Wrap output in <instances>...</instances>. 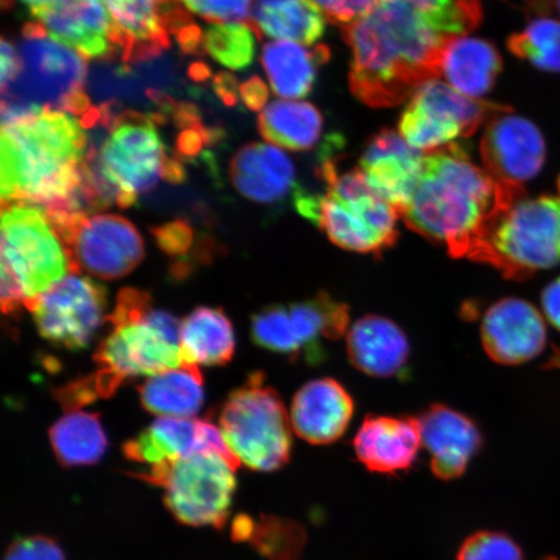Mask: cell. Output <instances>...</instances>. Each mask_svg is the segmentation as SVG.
<instances>
[{"instance_id": "6da1fadb", "label": "cell", "mask_w": 560, "mask_h": 560, "mask_svg": "<svg viewBox=\"0 0 560 560\" xmlns=\"http://www.w3.org/2000/svg\"><path fill=\"white\" fill-rule=\"evenodd\" d=\"M479 0H375L342 27L353 95L374 108L404 103L439 80L446 47L480 24Z\"/></svg>"}, {"instance_id": "7a4b0ae2", "label": "cell", "mask_w": 560, "mask_h": 560, "mask_svg": "<svg viewBox=\"0 0 560 560\" xmlns=\"http://www.w3.org/2000/svg\"><path fill=\"white\" fill-rule=\"evenodd\" d=\"M86 129L82 118L51 109L2 126V202L37 206L48 214H94L85 190Z\"/></svg>"}, {"instance_id": "3957f363", "label": "cell", "mask_w": 560, "mask_h": 560, "mask_svg": "<svg viewBox=\"0 0 560 560\" xmlns=\"http://www.w3.org/2000/svg\"><path fill=\"white\" fill-rule=\"evenodd\" d=\"M524 188L506 187L475 165L464 145L425 153L422 177L401 219L416 233L444 244L454 258H471L490 223Z\"/></svg>"}, {"instance_id": "277c9868", "label": "cell", "mask_w": 560, "mask_h": 560, "mask_svg": "<svg viewBox=\"0 0 560 560\" xmlns=\"http://www.w3.org/2000/svg\"><path fill=\"white\" fill-rule=\"evenodd\" d=\"M101 110L104 136L90 143L85 164V186L96 212L135 206L140 194L166 177L172 160L152 117L132 110L114 114L109 105Z\"/></svg>"}, {"instance_id": "5b68a950", "label": "cell", "mask_w": 560, "mask_h": 560, "mask_svg": "<svg viewBox=\"0 0 560 560\" xmlns=\"http://www.w3.org/2000/svg\"><path fill=\"white\" fill-rule=\"evenodd\" d=\"M112 330L97 347L93 375L101 398L115 395L122 383L184 365L180 324L170 312L153 310L149 292L124 289L108 315Z\"/></svg>"}, {"instance_id": "8992f818", "label": "cell", "mask_w": 560, "mask_h": 560, "mask_svg": "<svg viewBox=\"0 0 560 560\" xmlns=\"http://www.w3.org/2000/svg\"><path fill=\"white\" fill-rule=\"evenodd\" d=\"M19 72L2 88V126L51 109L85 117L93 107L85 93L88 59L27 23L19 47Z\"/></svg>"}, {"instance_id": "52a82bcc", "label": "cell", "mask_w": 560, "mask_h": 560, "mask_svg": "<svg viewBox=\"0 0 560 560\" xmlns=\"http://www.w3.org/2000/svg\"><path fill=\"white\" fill-rule=\"evenodd\" d=\"M326 191L298 190V212L317 225L334 244L359 254L381 255L394 247L400 213L369 185L357 167L340 174L332 160L322 163Z\"/></svg>"}, {"instance_id": "ba28073f", "label": "cell", "mask_w": 560, "mask_h": 560, "mask_svg": "<svg viewBox=\"0 0 560 560\" xmlns=\"http://www.w3.org/2000/svg\"><path fill=\"white\" fill-rule=\"evenodd\" d=\"M2 307L16 313L74 268L67 244L44 208L2 202Z\"/></svg>"}, {"instance_id": "9c48e42d", "label": "cell", "mask_w": 560, "mask_h": 560, "mask_svg": "<svg viewBox=\"0 0 560 560\" xmlns=\"http://www.w3.org/2000/svg\"><path fill=\"white\" fill-rule=\"evenodd\" d=\"M472 261L524 280L560 265V195L511 201L490 223Z\"/></svg>"}, {"instance_id": "30bf717a", "label": "cell", "mask_w": 560, "mask_h": 560, "mask_svg": "<svg viewBox=\"0 0 560 560\" xmlns=\"http://www.w3.org/2000/svg\"><path fill=\"white\" fill-rule=\"evenodd\" d=\"M291 420L278 392L254 373L231 392L220 411V430L234 457L250 470L271 472L289 464Z\"/></svg>"}, {"instance_id": "8fae6325", "label": "cell", "mask_w": 560, "mask_h": 560, "mask_svg": "<svg viewBox=\"0 0 560 560\" xmlns=\"http://www.w3.org/2000/svg\"><path fill=\"white\" fill-rule=\"evenodd\" d=\"M235 470L220 454L199 453L131 475L165 490V508L178 523L221 530L233 506Z\"/></svg>"}, {"instance_id": "7c38bea8", "label": "cell", "mask_w": 560, "mask_h": 560, "mask_svg": "<svg viewBox=\"0 0 560 560\" xmlns=\"http://www.w3.org/2000/svg\"><path fill=\"white\" fill-rule=\"evenodd\" d=\"M349 307L327 292L291 304L264 307L252 317L255 345L292 361L319 365L326 360V342L348 332Z\"/></svg>"}, {"instance_id": "4fadbf2b", "label": "cell", "mask_w": 560, "mask_h": 560, "mask_svg": "<svg viewBox=\"0 0 560 560\" xmlns=\"http://www.w3.org/2000/svg\"><path fill=\"white\" fill-rule=\"evenodd\" d=\"M506 105L472 100L440 80L423 83L410 97L398 130L415 149L432 152L475 135Z\"/></svg>"}, {"instance_id": "5bb4252c", "label": "cell", "mask_w": 560, "mask_h": 560, "mask_svg": "<svg viewBox=\"0 0 560 560\" xmlns=\"http://www.w3.org/2000/svg\"><path fill=\"white\" fill-rule=\"evenodd\" d=\"M48 214V213H47ZM67 244L77 271L103 280L129 276L143 261L142 236L117 214H48Z\"/></svg>"}, {"instance_id": "9a60e30c", "label": "cell", "mask_w": 560, "mask_h": 560, "mask_svg": "<svg viewBox=\"0 0 560 560\" xmlns=\"http://www.w3.org/2000/svg\"><path fill=\"white\" fill-rule=\"evenodd\" d=\"M107 291L80 272L62 278L26 305L42 338L68 350L86 349L108 320Z\"/></svg>"}, {"instance_id": "2e32d148", "label": "cell", "mask_w": 560, "mask_h": 560, "mask_svg": "<svg viewBox=\"0 0 560 560\" xmlns=\"http://www.w3.org/2000/svg\"><path fill=\"white\" fill-rule=\"evenodd\" d=\"M485 170L499 184L523 188L537 177L546 160V143L540 129L508 107L490 118L480 142Z\"/></svg>"}, {"instance_id": "e0dca14e", "label": "cell", "mask_w": 560, "mask_h": 560, "mask_svg": "<svg viewBox=\"0 0 560 560\" xmlns=\"http://www.w3.org/2000/svg\"><path fill=\"white\" fill-rule=\"evenodd\" d=\"M31 13L52 39L88 60L122 56L120 34L103 0H52Z\"/></svg>"}, {"instance_id": "ac0fdd59", "label": "cell", "mask_w": 560, "mask_h": 560, "mask_svg": "<svg viewBox=\"0 0 560 560\" xmlns=\"http://www.w3.org/2000/svg\"><path fill=\"white\" fill-rule=\"evenodd\" d=\"M120 34L125 65L155 58L170 47V32L187 30L178 0H103Z\"/></svg>"}, {"instance_id": "d6986e66", "label": "cell", "mask_w": 560, "mask_h": 560, "mask_svg": "<svg viewBox=\"0 0 560 560\" xmlns=\"http://www.w3.org/2000/svg\"><path fill=\"white\" fill-rule=\"evenodd\" d=\"M481 341L494 362L522 365L545 349V319L528 301L516 298L497 301L482 318Z\"/></svg>"}, {"instance_id": "ffe728a7", "label": "cell", "mask_w": 560, "mask_h": 560, "mask_svg": "<svg viewBox=\"0 0 560 560\" xmlns=\"http://www.w3.org/2000/svg\"><path fill=\"white\" fill-rule=\"evenodd\" d=\"M425 153L411 147L396 131L384 130L370 140L359 170L376 194L400 215L422 177Z\"/></svg>"}, {"instance_id": "44dd1931", "label": "cell", "mask_w": 560, "mask_h": 560, "mask_svg": "<svg viewBox=\"0 0 560 560\" xmlns=\"http://www.w3.org/2000/svg\"><path fill=\"white\" fill-rule=\"evenodd\" d=\"M417 420L422 444L431 455L432 472L443 480L464 475L482 445L474 420L440 404L431 405Z\"/></svg>"}, {"instance_id": "7402d4cb", "label": "cell", "mask_w": 560, "mask_h": 560, "mask_svg": "<svg viewBox=\"0 0 560 560\" xmlns=\"http://www.w3.org/2000/svg\"><path fill=\"white\" fill-rule=\"evenodd\" d=\"M353 415L352 396L332 377H322L303 385L291 406L293 430L313 445H327L339 440Z\"/></svg>"}, {"instance_id": "603a6c76", "label": "cell", "mask_w": 560, "mask_h": 560, "mask_svg": "<svg viewBox=\"0 0 560 560\" xmlns=\"http://www.w3.org/2000/svg\"><path fill=\"white\" fill-rule=\"evenodd\" d=\"M422 445L417 418L369 416L357 431L353 447L368 470L397 474L416 464Z\"/></svg>"}, {"instance_id": "cb8c5ba5", "label": "cell", "mask_w": 560, "mask_h": 560, "mask_svg": "<svg viewBox=\"0 0 560 560\" xmlns=\"http://www.w3.org/2000/svg\"><path fill=\"white\" fill-rule=\"evenodd\" d=\"M348 357L361 373L375 377L409 374L410 346L402 328L382 315L355 320L347 335Z\"/></svg>"}, {"instance_id": "d4e9b609", "label": "cell", "mask_w": 560, "mask_h": 560, "mask_svg": "<svg viewBox=\"0 0 560 560\" xmlns=\"http://www.w3.org/2000/svg\"><path fill=\"white\" fill-rule=\"evenodd\" d=\"M230 178L244 198L272 205L295 186L292 160L277 145L254 143L243 147L230 163Z\"/></svg>"}, {"instance_id": "484cf974", "label": "cell", "mask_w": 560, "mask_h": 560, "mask_svg": "<svg viewBox=\"0 0 560 560\" xmlns=\"http://www.w3.org/2000/svg\"><path fill=\"white\" fill-rule=\"evenodd\" d=\"M209 420L192 418H159L122 446L126 459L150 467L209 453Z\"/></svg>"}, {"instance_id": "4316f807", "label": "cell", "mask_w": 560, "mask_h": 560, "mask_svg": "<svg viewBox=\"0 0 560 560\" xmlns=\"http://www.w3.org/2000/svg\"><path fill=\"white\" fill-rule=\"evenodd\" d=\"M327 20L313 0H255L248 25L258 39L266 35L311 47L325 34Z\"/></svg>"}, {"instance_id": "83f0119b", "label": "cell", "mask_w": 560, "mask_h": 560, "mask_svg": "<svg viewBox=\"0 0 560 560\" xmlns=\"http://www.w3.org/2000/svg\"><path fill=\"white\" fill-rule=\"evenodd\" d=\"M330 59L325 46H306L275 40L262 48L261 61L275 94L287 101L303 100L311 93L318 67Z\"/></svg>"}, {"instance_id": "f1b7e54d", "label": "cell", "mask_w": 560, "mask_h": 560, "mask_svg": "<svg viewBox=\"0 0 560 560\" xmlns=\"http://www.w3.org/2000/svg\"><path fill=\"white\" fill-rule=\"evenodd\" d=\"M502 69V58L489 42L460 37L454 39L443 56L441 75L447 85L472 100L489 93Z\"/></svg>"}, {"instance_id": "f546056e", "label": "cell", "mask_w": 560, "mask_h": 560, "mask_svg": "<svg viewBox=\"0 0 560 560\" xmlns=\"http://www.w3.org/2000/svg\"><path fill=\"white\" fill-rule=\"evenodd\" d=\"M180 350L185 363L223 366L233 360L235 334L220 307L200 306L180 324Z\"/></svg>"}, {"instance_id": "4dcf8cb0", "label": "cell", "mask_w": 560, "mask_h": 560, "mask_svg": "<svg viewBox=\"0 0 560 560\" xmlns=\"http://www.w3.org/2000/svg\"><path fill=\"white\" fill-rule=\"evenodd\" d=\"M140 404L151 415L191 418L205 405V385L191 363L152 375L138 388Z\"/></svg>"}, {"instance_id": "1f68e13d", "label": "cell", "mask_w": 560, "mask_h": 560, "mask_svg": "<svg viewBox=\"0 0 560 560\" xmlns=\"http://www.w3.org/2000/svg\"><path fill=\"white\" fill-rule=\"evenodd\" d=\"M266 142L290 151L311 150L324 130V118L314 105L299 101L271 102L258 116Z\"/></svg>"}, {"instance_id": "d6a6232c", "label": "cell", "mask_w": 560, "mask_h": 560, "mask_svg": "<svg viewBox=\"0 0 560 560\" xmlns=\"http://www.w3.org/2000/svg\"><path fill=\"white\" fill-rule=\"evenodd\" d=\"M48 435L56 459L66 468L96 465L109 445L97 412H69L51 427Z\"/></svg>"}, {"instance_id": "836d02e7", "label": "cell", "mask_w": 560, "mask_h": 560, "mask_svg": "<svg viewBox=\"0 0 560 560\" xmlns=\"http://www.w3.org/2000/svg\"><path fill=\"white\" fill-rule=\"evenodd\" d=\"M231 538L249 544L268 560H298L301 549V529L290 521L275 516L252 517L241 514L231 523Z\"/></svg>"}, {"instance_id": "e575fe53", "label": "cell", "mask_w": 560, "mask_h": 560, "mask_svg": "<svg viewBox=\"0 0 560 560\" xmlns=\"http://www.w3.org/2000/svg\"><path fill=\"white\" fill-rule=\"evenodd\" d=\"M511 54L537 69L560 73V21L537 19L508 42Z\"/></svg>"}, {"instance_id": "d590c367", "label": "cell", "mask_w": 560, "mask_h": 560, "mask_svg": "<svg viewBox=\"0 0 560 560\" xmlns=\"http://www.w3.org/2000/svg\"><path fill=\"white\" fill-rule=\"evenodd\" d=\"M256 38L255 31L248 24H214L206 31L202 45L222 66L242 70L254 61Z\"/></svg>"}, {"instance_id": "8d00e7d4", "label": "cell", "mask_w": 560, "mask_h": 560, "mask_svg": "<svg viewBox=\"0 0 560 560\" xmlns=\"http://www.w3.org/2000/svg\"><path fill=\"white\" fill-rule=\"evenodd\" d=\"M457 560H524L513 538L500 532L481 530L460 546Z\"/></svg>"}, {"instance_id": "74e56055", "label": "cell", "mask_w": 560, "mask_h": 560, "mask_svg": "<svg viewBox=\"0 0 560 560\" xmlns=\"http://www.w3.org/2000/svg\"><path fill=\"white\" fill-rule=\"evenodd\" d=\"M188 11L210 23H244L250 18L254 0H178Z\"/></svg>"}, {"instance_id": "f35d334b", "label": "cell", "mask_w": 560, "mask_h": 560, "mask_svg": "<svg viewBox=\"0 0 560 560\" xmlns=\"http://www.w3.org/2000/svg\"><path fill=\"white\" fill-rule=\"evenodd\" d=\"M3 560H67V557L55 538L34 535L12 541Z\"/></svg>"}, {"instance_id": "ab89813d", "label": "cell", "mask_w": 560, "mask_h": 560, "mask_svg": "<svg viewBox=\"0 0 560 560\" xmlns=\"http://www.w3.org/2000/svg\"><path fill=\"white\" fill-rule=\"evenodd\" d=\"M159 247L170 256H185L194 243V234L185 221H174L152 230Z\"/></svg>"}, {"instance_id": "60d3db41", "label": "cell", "mask_w": 560, "mask_h": 560, "mask_svg": "<svg viewBox=\"0 0 560 560\" xmlns=\"http://www.w3.org/2000/svg\"><path fill=\"white\" fill-rule=\"evenodd\" d=\"M241 96L245 105L252 110H262L269 100V89L265 83L254 77L241 86Z\"/></svg>"}, {"instance_id": "b9f144b4", "label": "cell", "mask_w": 560, "mask_h": 560, "mask_svg": "<svg viewBox=\"0 0 560 560\" xmlns=\"http://www.w3.org/2000/svg\"><path fill=\"white\" fill-rule=\"evenodd\" d=\"M541 305L546 319L560 331V278L546 285L541 296Z\"/></svg>"}, {"instance_id": "7bdbcfd3", "label": "cell", "mask_w": 560, "mask_h": 560, "mask_svg": "<svg viewBox=\"0 0 560 560\" xmlns=\"http://www.w3.org/2000/svg\"><path fill=\"white\" fill-rule=\"evenodd\" d=\"M20 68L18 48L2 39V88L15 79Z\"/></svg>"}, {"instance_id": "ee69618b", "label": "cell", "mask_w": 560, "mask_h": 560, "mask_svg": "<svg viewBox=\"0 0 560 560\" xmlns=\"http://www.w3.org/2000/svg\"><path fill=\"white\" fill-rule=\"evenodd\" d=\"M217 93L220 94L223 101L228 104H234L237 100L236 81L229 74H220L214 83Z\"/></svg>"}, {"instance_id": "f6af8a7d", "label": "cell", "mask_w": 560, "mask_h": 560, "mask_svg": "<svg viewBox=\"0 0 560 560\" xmlns=\"http://www.w3.org/2000/svg\"><path fill=\"white\" fill-rule=\"evenodd\" d=\"M205 138L206 136L198 131V128L188 130L186 135L180 138L178 150L184 153V155H194V153L200 150Z\"/></svg>"}, {"instance_id": "bcb514c9", "label": "cell", "mask_w": 560, "mask_h": 560, "mask_svg": "<svg viewBox=\"0 0 560 560\" xmlns=\"http://www.w3.org/2000/svg\"><path fill=\"white\" fill-rule=\"evenodd\" d=\"M19 2L26 4L30 7L31 11L34 9H38V7L45 5L47 3L52 2V0H19Z\"/></svg>"}, {"instance_id": "7dc6e473", "label": "cell", "mask_w": 560, "mask_h": 560, "mask_svg": "<svg viewBox=\"0 0 560 560\" xmlns=\"http://www.w3.org/2000/svg\"><path fill=\"white\" fill-rule=\"evenodd\" d=\"M552 7H555L556 11L560 15V0H551Z\"/></svg>"}, {"instance_id": "c3c4849f", "label": "cell", "mask_w": 560, "mask_h": 560, "mask_svg": "<svg viewBox=\"0 0 560 560\" xmlns=\"http://www.w3.org/2000/svg\"><path fill=\"white\" fill-rule=\"evenodd\" d=\"M559 195H560V177L558 179Z\"/></svg>"}]
</instances>
